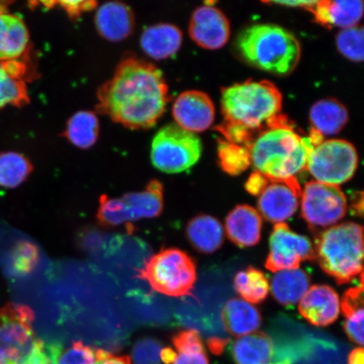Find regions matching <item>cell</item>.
<instances>
[{
  "label": "cell",
  "instance_id": "cell-40",
  "mask_svg": "<svg viewBox=\"0 0 364 364\" xmlns=\"http://www.w3.org/2000/svg\"><path fill=\"white\" fill-rule=\"evenodd\" d=\"M176 358L172 364H209L205 351L176 352Z\"/></svg>",
  "mask_w": 364,
  "mask_h": 364
},
{
  "label": "cell",
  "instance_id": "cell-33",
  "mask_svg": "<svg viewBox=\"0 0 364 364\" xmlns=\"http://www.w3.org/2000/svg\"><path fill=\"white\" fill-rule=\"evenodd\" d=\"M220 158L223 170L232 176L240 174L250 164L248 149L230 142L221 144Z\"/></svg>",
  "mask_w": 364,
  "mask_h": 364
},
{
  "label": "cell",
  "instance_id": "cell-37",
  "mask_svg": "<svg viewBox=\"0 0 364 364\" xmlns=\"http://www.w3.org/2000/svg\"><path fill=\"white\" fill-rule=\"evenodd\" d=\"M363 274L360 285L350 289L343 294L340 308L346 318L363 312Z\"/></svg>",
  "mask_w": 364,
  "mask_h": 364
},
{
  "label": "cell",
  "instance_id": "cell-45",
  "mask_svg": "<svg viewBox=\"0 0 364 364\" xmlns=\"http://www.w3.org/2000/svg\"><path fill=\"white\" fill-rule=\"evenodd\" d=\"M228 340L220 338H211L208 340V347L215 354H220L224 350Z\"/></svg>",
  "mask_w": 364,
  "mask_h": 364
},
{
  "label": "cell",
  "instance_id": "cell-34",
  "mask_svg": "<svg viewBox=\"0 0 364 364\" xmlns=\"http://www.w3.org/2000/svg\"><path fill=\"white\" fill-rule=\"evenodd\" d=\"M162 345L156 339L144 338L134 345L132 356L134 364H161Z\"/></svg>",
  "mask_w": 364,
  "mask_h": 364
},
{
  "label": "cell",
  "instance_id": "cell-23",
  "mask_svg": "<svg viewBox=\"0 0 364 364\" xmlns=\"http://www.w3.org/2000/svg\"><path fill=\"white\" fill-rule=\"evenodd\" d=\"M347 107L338 100L328 98L316 102L309 111V121L313 132L323 136L340 133L348 124Z\"/></svg>",
  "mask_w": 364,
  "mask_h": 364
},
{
  "label": "cell",
  "instance_id": "cell-22",
  "mask_svg": "<svg viewBox=\"0 0 364 364\" xmlns=\"http://www.w3.org/2000/svg\"><path fill=\"white\" fill-rule=\"evenodd\" d=\"M221 318L225 330L236 338L257 331L262 325L260 311L241 299H232L222 309Z\"/></svg>",
  "mask_w": 364,
  "mask_h": 364
},
{
  "label": "cell",
  "instance_id": "cell-8",
  "mask_svg": "<svg viewBox=\"0 0 364 364\" xmlns=\"http://www.w3.org/2000/svg\"><path fill=\"white\" fill-rule=\"evenodd\" d=\"M199 136L176 124L164 126L154 136L151 161L159 171L175 174L190 169L202 156Z\"/></svg>",
  "mask_w": 364,
  "mask_h": 364
},
{
  "label": "cell",
  "instance_id": "cell-6",
  "mask_svg": "<svg viewBox=\"0 0 364 364\" xmlns=\"http://www.w3.org/2000/svg\"><path fill=\"white\" fill-rule=\"evenodd\" d=\"M139 277L158 293L170 297H183L193 290L197 281V271L188 254L170 248L149 258L139 271Z\"/></svg>",
  "mask_w": 364,
  "mask_h": 364
},
{
  "label": "cell",
  "instance_id": "cell-47",
  "mask_svg": "<svg viewBox=\"0 0 364 364\" xmlns=\"http://www.w3.org/2000/svg\"><path fill=\"white\" fill-rule=\"evenodd\" d=\"M176 351L171 348H163L161 353V360L165 364H172L176 358Z\"/></svg>",
  "mask_w": 364,
  "mask_h": 364
},
{
  "label": "cell",
  "instance_id": "cell-48",
  "mask_svg": "<svg viewBox=\"0 0 364 364\" xmlns=\"http://www.w3.org/2000/svg\"><path fill=\"white\" fill-rule=\"evenodd\" d=\"M353 209L355 213L358 216H363V193L360 196H356L353 201Z\"/></svg>",
  "mask_w": 364,
  "mask_h": 364
},
{
  "label": "cell",
  "instance_id": "cell-44",
  "mask_svg": "<svg viewBox=\"0 0 364 364\" xmlns=\"http://www.w3.org/2000/svg\"><path fill=\"white\" fill-rule=\"evenodd\" d=\"M271 3L288 7H301L306 9L309 11H311L316 1H273Z\"/></svg>",
  "mask_w": 364,
  "mask_h": 364
},
{
  "label": "cell",
  "instance_id": "cell-27",
  "mask_svg": "<svg viewBox=\"0 0 364 364\" xmlns=\"http://www.w3.org/2000/svg\"><path fill=\"white\" fill-rule=\"evenodd\" d=\"M163 186L157 180L149 182L143 192L130 193L124 196L132 222L141 218H151L161 215L164 206Z\"/></svg>",
  "mask_w": 364,
  "mask_h": 364
},
{
  "label": "cell",
  "instance_id": "cell-9",
  "mask_svg": "<svg viewBox=\"0 0 364 364\" xmlns=\"http://www.w3.org/2000/svg\"><path fill=\"white\" fill-rule=\"evenodd\" d=\"M358 166L356 149L348 141H322L312 149L306 169L318 182L339 186L354 176Z\"/></svg>",
  "mask_w": 364,
  "mask_h": 364
},
{
  "label": "cell",
  "instance_id": "cell-29",
  "mask_svg": "<svg viewBox=\"0 0 364 364\" xmlns=\"http://www.w3.org/2000/svg\"><path fill=\"white\" fill-rule=\"evenodd\" d=\"M33 166L25 156L16 152L0 154V188L14 189L28 178Z\"/></svg>",
  "mask_w": 364,
  "mask_h": 364
},
{
  "label": "cell",
  "instance_id": "cell-15",
  "mask_svg": "<svg viewBox=\"0 0 364 364\" xmlns=\"http://www.w3.org/2000/svg\"><path fill=\"white\" fill-rule=\"evenodd\" d=\"M340 309L338 294L327 285L312 286L299 304L300 315L316 326L331 325L338 320Z\"/></svg>",
  "mask_w": 364,
  "mask_h": 364
},
{
  "label": "cell",
  "instance_id": "cell-20",
  "mask_svg": "<svg viewBox=\"0 0 364 364\" xmlns=\"http://www.w3.org/2000/svg\"><path fill=\"white\" fill-rule=\"evenodd\" d=\"M311 11L321 25L347 29L358 26L363 14L361 0H323L316 1Z\"/></svg>",
  "mask_w": 364,
  "mask_h": 364
},
{
  "label": "cell",
  "instance_id": "cell-36",
  "mask_svg": "<svg viewBox=\"0 0 364 364\" xmlns=\"http://www.w3.org/2000/svg\"><path fill=\"white\" fill-rule=\"evenodd\" d=\"M14 269L19 273H28L38 264L39 253L33 244L21 243L16 247L13 256Z\"/></svg>",
  "mask_w": 364,
  "mask_h": 364
},
{
  "label": "cell",
  "instance_id": "cell-19",
  "mask_svg": "<svg viewBox=\"0 0 364 364\" xmlns=\"http://www.w3.org/2000/svg\"><path fill=\"white\" fill-rule=\"evenodd\" d=\"M182 40L183 34L178 27L169 23H161L144 30L140 44L149 57L156 60H164L179 51Z\"/></svg>",
  "mask_w": 364,
  "mask_h": 364
},
{
  "label": "cell",
  "instance_id": "cell-46",
  "mask_svg": "<svg viewBox=\"0 0 364 364\" xmlns=\"http://www.w3.org/2000/svg\"><path fill=\"white\" fill-rule=\"evenodd\" d=\"M363 349L358 348L349 354L348 364H363Z\"/></svg>",
  "mask_w": 364,
  "mask_h": 364
},
{
  "label": "cell",
  "instance_id": "cell-2",
  "mask_svg": "<svg viewBox=\"0 0 364 364\" xmlns=\"http://www.w3.org/2000/svg\"><path fill=\"white\" fill-rule=\"evenodd\" d=\"M222 132L230 143H248L249 134L262 131L280 116L283 95L267 80H247L222 90Z\"/></svg>",
  "mask_w": 364,
  "mask_h": 364
},
{
  "label": "cell",
  "instance_id": "cell-24",
  "mask_svg": "<svg viewBox=\"0 0 364 364\" xmlns=\"http://www.w3.org/2000/svg\"><path fill=\"white\" fill-rule=\"evenodd\" d=\"M186 235L190 243L198 252L211 254L224 243L225 230L217 218L210 215H199L189 222Z\"/></svg>",
  "mask_w": 364,
  "mask_h": 364
},
{
  "label": "cell",
  "instance_id": "cell-16",
  "mask_svg": "<svg viewBox=\"0 0 364 364\" xmlns=\"http://www.w3.org/2000/svg\"><path fill=\"white\" fill-rule=\"evenodd\" d=\"M281 352L271 336L262 331L241 336L232 348L236 364H289Z\"/></svg>",
  "mask_w": 364,
  "mask_h": 364
},
{
  "label": "cell",
  "instance_id": "cell-4",
  "mask_svg": "<svg viewBox=\"0 0 364 364\" xmlns=\"http://www.w3.org/2000/svg\"><path fill=\"white\" fill-rule=\"evenodd\" d=\"M236 45L250 65L277 75L291 74L301 58L297 38L283 27L273 24L247 27L238 36Z\"/></svg>",
  "mask_w": 364,
  "mask_h": 364
},
{
  "label": "cell",
  "instance_id": "cell-14",
  "mask_svg": "<svg viewBox=\"0 0 364 364\" xmlns=\"http://www.w3.org/2000/svg\"><path fill=\"white\" fill-rule=\"evenodd\" d=\"M172 116L176 124L182 129L193 134L201 133L215 121V105L203 91H185L173 104Z\"/></svg>",
  "mask_w": 364,
  "mask_h": 364
},
{
  "label": "cell",
  "instance_id": "cell-3",
  "mask_svg": "<svg viewBox=\"0 0 364 364\" xmlns=\"http://www.w3.org/2000/svg\"><path fill=\"white\" fill-rule=\"evenodd\" d=\"M322 141L312 131L309 136H300L280 115L249 144L250 163L272 178L295 177L306 169L312 149Z\"/></svg>",
  "mask_w": 364,
  "mask_h": 364
},
{
  "label": "cell",
  "instance_id": "cell-28",
  "mask_svg": "<svg viewBox=\"0 0 364 364\" xmlns=\"http://www.w3.org/2000/svg\"><path fill=\"white\" fill-rule=\"evenodd\" d=\"M99 131L97 115L92 112L80 111L68 119L63 135L75 146L86 149L97 143Z\"/></svg>",
  "mask_w": 364,
  "mask_h": 364
},
{
  "label": "cell",
  "instance_id": "cell-31",
  "mask_svg": "<svg viewBox=\"0 0 364 364\" xmlns=\"http://www.w3.org/2000/svg\"><path fill=\"white\" fill-rule=\"evenodd\" d=\"M97 220L103 226L115 227L126 224L127 229L133 230L129 212L122 198H110L106 195L101 196Z\"/></svg>",
  "mask_w": 364,
  "mask_h": 364
},
{
  "label": "cell",
  "instance_id": "cell-12",
  "mask_svg": "<svg viewBox=\"0 0 364 364\" xmlns=\"http://www.w3.org/2000/svg\"><path fill=\"white\" fill-rule=\"evenodd\" d=\"M302 190L296 177L272 178L259 194L257 207L265 220L274 224L284 223L297 211Z\"/></svg>",
  "mask_w": 364,
  "mask_h": 364
},
{
  "label": "cell",
  "instance_id": "cell-7",
  "mask_svg": "<svg viewBox=\"0 0 364 364\" xmlns=\"http://www.w3.org/2000/svg\"><path fill=\"white\" fill-rule=\"evenodd\" d=\"M33 309L19 304L0 308V364H28L38 338Z\"/></svg>",
  "mask_w": 364,
  "mask_h": 364
},
{
  "label": "cell",
  "instance_id": "cell-5",
  "mask_svg": "<svg viewBox=\"0 0 364 364\" xmlns=\"http://www.w3.org/2000/svg\"><path fill=\"white\" fill-rule=\"evenodd\" d=\"M316 259L326 274L345 284L363 274V227L353 222L330 228L317 235Z\"/></svg>",
  "mask_w": 364,
  "mask_h": 364
},
{
  "label": "cell",
  "instance_id": "cell-18",
  "mask_svg": "<svg viewBox=\"0 0 364 364\" xmlns=\"http://www.w3.org/2000/svg\"><path fill=\"white\" fill-rule=\"evenodd\" d=\"M261 215L249 205H239L228 215L225 229L228 237L240 247H253L262 235Z\"/></svg>",
  "mask_w": 364,
  "mask_h": 364
},
{
  "label": "cell",
  "instance_id": "cell-13",
  "mask_svg": "<svg viewBox=\"0 0 364 364\" xmlns=\"http://www.w3.org/2000/svg\"><path fill=\"white\" fill-rule=\"evenodd\" d=\"M188 31L196 44L208 50L225 47L231 33L230 21L225 14L212 6L196 9L191 17Z\"/></svg>",
  "mask_w": 364,
  "mask_h": 364
},
{
  "label": "cell",
  "instance_id": "cell-32",
  "mask_svg": "<svg viewBox=\"0 0 364 364\" xmlns=\"http://www.w3.org/2000/svg\"><path fill=\"white\" fill-rule=\"evenodd\" d=\"M363 35V28L359 26L341 30L336 38L339 53L350 61L362 63L364 55Z\"/></svg>",
  "mask_w": 364,
  "mask_h": 364
},
{
  "label": "cell",
  "instance_id": "cell-35",
  "mask_svg": "<svg viewBox=\"0 0 364 364\" xmlns=\"http://www.w3.org/2000/svg\"><path fill=\"white\" fill-rule=\"evenodd\" d=\"M99 350H95L81 341H75L66 351H62L58 364H95Z\"/></svg>",
  "mask_w": 364,
  "mask_h": 364
},
{
  "label": "cell",
  "instance_id": "cell-1",
  "mask_svg": "<svg viewBox=\"0 0 364 364\" xmlns=\"http://www.w3.org/2000/svg\"><path fill=\"white\" fill-rule=\"evenodd\" d=\"M97 110L130 129H151L169 102L165 77L153 63L127 57L97 92Z\"/></svg>",
  "mask_w": 364,
  "mask_h": 364
},
{
  "label": "cell",
  "instance_id": "cell-10",
  "mask_svg": "<svg viewBox=\"0 0 364 364\" xmlns=\"http://www.w3.org/2000/svg\"><path fill=\"white\" fill-rule=\"evenodd\" d=\"M348 211V200L338 186L309 181L301 195V213L312 228H326L343 218Z\"/></svg>",
  "mask_w": 364,
  "mask_h": 364
},
{
  "label": "cell",
  "instance_id": "cell-25",
  "mask_svg": "<svg viewBox=\"0 0 364 364\" xmlns=\"http://www.w3.org/2000/svg\"><path fill=\"white\" fill-rule=\"evenodd\" d=\"M26 66L17 60L0 62V108L12 105L23 106L29 102L23 75Z\"/></svg>",
  "mask_w": 364,
  "mask_h": 364
},
{
  "label": "cell",
  "instance_id": "cell-21",
  "mask_svg": "<svg viewBox=\"0 0 364 364\" xmlns=\"http://www.w3.org/2000/svg\"><path fill=\"white\" fill-rule=\"evenodd\" d=\"M29 31L21 17L0 12V62L17 60L28 47Z\"/></svg>",
  "mask_w": 364,
  "mask_h": 364
},
{
  "label": "cell",
  "instance_id": "cell-39",
  "mask_svg": "<svg viewBox=\"0 0 364 364\" xmlns=\"http://www.w3.org/2000/svg\"><path fill=\"white\" fill-rule=\"evenodd\" d=\"M363 313L346 318L344 330L354 343L363 344Z\"/></svg>",
  "mask_w": 364,
  "mask_h": 364
},
{
  "label": "cell",
  "instance_id": "cell-30",
  "mask_svg": "<svg viewBox=\"0 0 364 364\" xmlns=\"http://www.w3.org/2000/svg\"><path fill=\"white\" fill-rule=\"evenodd\" d=\"M235 288L245 301L252 304L265 300L270 290L269 282L265 274L252 267L236 274Z\"/></svg>",
  "mask_w": 364,
  "mask_h": 364
},
{
  "label": "cell",
  "instance_id": "cell-26",
  "mask_svg": "<svg viewBox=\"0 0 364 364\" xmlns=\"http://www.w3.org/2000/svg\"><path fill=\"white\" fill-rule=\"evenodd\" d=\"M311 280L306 272L300 269L280 271L271 282L273 297L284 306L299 303L307 293Z\"/></svg>",
  "mask_w": 364,
  "mask_h": 364
},
{
  "label": "cell",
  "instance_id": "cell-11",
  "mask_svg": "<svg viewBox=\"0 0 364 364\" xmlns=\"http://www.w3.org/2000/svg\"><path fill=\"white\" fill-rule=\"evenodd\" d=\"M266 267L273 272L299 269L300 263L316 259L315 248L306 236L296 234L284 224H276L270 236Z\"/></svg>",
  "mask_w": 364,
  "mask_h": 364
},
{
  "label": "cell",
  "instance_id": "cell-43",
  "mask_svg": "<svg viewBox=\"0 0 364 364\" xmlns=\"http://www.w3.org/2000/svg\"><path fill=\"white\" fill-rule=\"evenodd\" d=\"M95 364H131V360L129 357H117L104 350H99V358Z\"/></svg>",
  "mask_w": 364,
  "mask_h": 364
},
{
  "label": "cell",
  "instance_id": "cell-17",
  "mask_svg": "<svg viewBox=\"0 0 364 364\" xmlns=\"http://www.w3.org/2000/svg\"><path fill=\"white\" fill-rule=\"evenodd\" d=\"M95 23L103 38L117 43L133 33L135 18L133 11L124 3L110 1L98 8Z\"/></svg>",
  "mask_w": 364,
  "mask_h": 364
},
{
  "label": "cell",
  "instance_id": "cell-42",
  "mask_svg": "<svg viewBox=\"0 0 364 364\" xmlns=\"http://www.w3.org/2000/svg\"><path fill=\"white\" fill-rule=\"evenodd\" d=\"M268 176L262 173L254 172L245 183V189L253 196H259L267 183Z\"/></svg>",
  "mask_w": 364,
  "mask_h": 364
},
{
  "label": "cell",
  "instance_id": "cell-38",
  "mask_svg": "<svg viewBox=\"0 0 364 364\" xmlns=\"http://www.w3.org/2000/svg\"><path fill=\"white\" fill-rule=\"evenodd\" d=\"M176 352L205 351L201 336L195 330L180 331L173 338Z\"/></svg>",
  "mask_w": 364,
  "mask_h": 364
},
{
  "label": "cell",
  "instance_id": "cell-41",
  "mask_svg": "<svg viewBox=\"0 0 364 364\" xmlns=\"http://www.w3.org/2000/svg\"><path fill=\"white\" fill-rule=\"evenodd\" d=\"M58 4L73 18L78 17L82 12L92 10L97 6L95 1H63Z\"/></svg>",
  "mask_w": 364,
  "mask_h": 364
}]
</instances>
